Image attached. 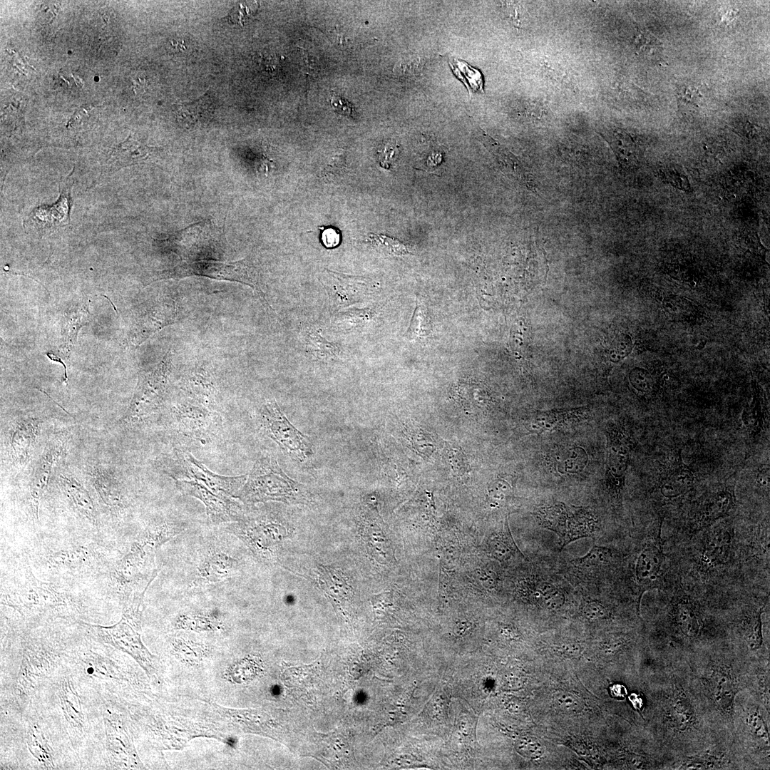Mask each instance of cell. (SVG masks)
I'll list each match as a JSON object with an SVG mask.
<instances>
[{"label":"cell","instance_id":"6da1fadb","mask_svg":"<svg viewBox=\"0 0 770 770\" xmlns=\"http://www.w3.org/2000/svg\"><path fill=\"white\" fill-rule=\"evenodd\" d=\"M654 661L644 721L667 769L674 761L702 751L717 739L686 660Z\"/></svg>","mask_w":770,"mask_h":770},{"label":"cell","instance_id":"7a4b0ae2","mask_svg":"<svg viewBox=\"0 0 770 770\" xmlns=\"http://www.w3.org/2000/svg\"><path fill=\"white\" fill-rule=\"evenodd\" d=\"M717 739L734 740L736 695L749 688L750 661L734 645H707L686 659Z\"/></svg>","mask_w":770,"mask_h":770},{"label":"cell","instance_id":"3957f363","mask_svg":"<svg viewBox=\"0 0 770 770\" xmlns=\"http://www.w3.org/2000/svg\"><path fill=\"white\" fill-rule=\"evenodd\" d=\"M184 471L182 478H174L178 488L185 494L201 500L207 514L214 523L237 520L241 506L237 494L245 484L247 476H225L210 471L192 454H179Z\"/></svg>","mask_w":770,"mask_h":770},{"label":"cell","instance_id":"277c9868","mask_svg":"<svg viewBox=\"0 0 770 770\" xmlns=\"http://www.w3.org/2000/svg\"><path fill=\"white\" fill-rule=\"evenodd\" d=\"M769 710L758 695L740 691L734 703V742L747 769H769Z\"/></svg>","mask_w":770,"mask_h":770},{"label":"cell","instance_id":"5b68a950","mask_svg":"<svg viewBox=\"0 0 770 770\" xmlns=\"http://www.w3.org/2000/svg\"><path fill=\"white\" fill-rule=\"evenodd\" d=\"M308 494L304 486L289 478L274 458L266 456L255 462L237 497L246 503H302Z\"/></svg>","mask_w":770,"mask_h":770},{"label":"cell","instance_id":"8992f818","mask_svg":"<svg viewBox=\"0 0 770 770\" xmlns=\"http://www.w3.org/2000/svg\"><path fill=\"white\" fill-rule=\"evenodd\" d=\"M199 276L218 280L237 282L250 287L263 306L271 309L262 291L260 273L249 259L232 262L211 260H185L175 266L158 272L153 281Z\"/></svg>","mask_w":770,"mask_h":770},{"label":"cell","instance_id":"52a82bcc","mask_svg":"<svg viewBox=\"0 0 770 770\" xmlns=\"http://www.w3.org/2000/svg\"><path fill=\"white\" fill-rule=\"evenodd\" d=\"M170 366V354H167L152 370L139 376L133 396L121 423H139L157 412L164 400Z\"/></svg>","mask_w":770,"mask_h":770},{"label":"cell","instance_id":"ba28073f","mask_svg":"<svg viewBox=\"0 0 770 770\" xmlns=\"http://www.w3.org/2000/svg\"><path fill=\"white\" fill-rule=\"evenodd\" d=\"M155 548L142 542L135 543L130 551L117 563L114 575L120 595H145L149 585L157 576Z\"/></svg>","mask_w":770,"mask_h":770},{"label":"cell","instance_id":"9c48e42d","mask_svg":"<svg viewBox=\"0 0 770 770\" xmlns=\"http://www.w3.org/2000/svg\"><path fill=\"white\" fill-rule=\"evenodd\" d=\"M260 421L266 435L292 460L302 463L313 455L310 439L289 422L274 401L262 406Z\"/></svg>","mask_w":770,"mask_h":770},{"label":"cell","instance_id":"30bf717a","mask_svg":"<svg viewBox=\"0 0 770 770\" xmlns=\"http://www.w3.org/2000/svg\"><path fill=\"white\" fill-rule=\"evenodd\" d=\"M3 602L22 614L41 612L66 605L63 595L51 584L37 579L29 565L23 580L4 595Z\"/></svg>","mask_w":770,"mask_h":770},{"label":"cell","instance_id":"8fae6325","mask_svg":"<svg viewBox=\"0 0 770 770\" xmlns=\"http://www.w3.org/2000/svg\"><path fill=\"white\" fill-rule=\"evenodd\" d=\"M68 444L64 433L53 435L34 461L29 479V495L32 516L38 521L39 506L56 464L66 454Z\"/></svg>","mask_w":770,"mask_h":770},{"label":"cell","instance_id":"7c38bea8","mask_svg":"<svg viewBox=\"0 0 770 770\" xmlns=\"http://www.w3.org/2000/svg\"><path fill=\"white\" fill-rule=\"evenodd\" d=\"M668 769H747L734 740L716 739L702 751L674 761Z\"/></svg>","mask_w":770,"mask_h":770},{"label":"cell","instance_id":"4fadbf2b","mask_svg":"<svg viewBox=\"0 0 770 770\" xmlns=\"http://www.w3.org/2000/svg\"><path fill=\"white\" fill-rule=\"evenodd\" d=\"M90 633L98 640L128 652L146 667L150 663V655L140 640L138 626L124 617L116 624L101 626L83 622Z\"/></svg>","mask_w":770,"mask_h":770},{"label":"cell","instance_id":"5bb4252c","mask_svg":"<svg viewBox=\"0 0 770 770\" xmlns=\"http://www.w3.org/2000/svg\"><path fill=\"white\" fill-rule=\"evenodd\" d=\"M36 416H19L10 423L6 436L9 459L16 468L25 466L31 459L41 428Z\"/></svg>","mask_w":770,"mask_h":770},{"label":"cell","instance_id":"9a60e30c","mask_svg":"<svg viewBox=\"0 0 770 770\" xmlns=\"http://www.w3.org/2000/svg\"><path fill=\"white\" fill-rule=\"evenodd\" d=\"M72 173L67 177L66 181L61 183L58 199L54 204L37 206L29 213L25 221L28 227L39 233H48L69 224L73 205L71 195L72 183L70 180Z\"/></svg>","mask_w":770,"mask_h":770},{"label":"cell","instance_id":"2e32d148","mask_svg":"<svg viewBox=\"0 0 770 770\" xmlns=\"http://www.w3.org/2000/svg\"><path fill=\"white\" fill-rule=\"evenodd\" d=\"M173 415L178 431L192 438H207L220 428V416L203 405L183 403L174 407Z\"/></svg>","mask_w":770,"mask_h":770},{"label":"cell","instance_id":"e0dca14e","mask_svg":"<svg viewBox=\"0 0 770 770\" xmlns=\"http://www.w3.org/2000/svg\"><path fill=\"white\" fill-rule=\"evenodd\" d=\"M54 664L53 653L40 647H26L15 685L16 694L21 699L31 695L38 683L49 674Z\"/></svg>","mask_w":770,"mask_h":770},{"label":"cell","instance_id":"ac0fdd59","mask_svg":"<svg viewBox=\"0 0 770 770\" xmlns=\"http://www.w3.org/2000/svg\"><path fill=\"white\" fill-rule=\"evenodd\" d=\"M630 452V442L625 430L613 424L608 433L607 486L610 491L619 496L625 483Z\"/></svg>","mask_w":770,"mask_h":770},{"label":"cell","instance_id":"d6986e66","mask_svg":"<svg viewBox=\"0 0 770 770\" xmlns=\"http://www.w3.org/2000/svg\"><path fill=\"white\" fill-rule=\"evenodd\" d=\"M86 474L99 498L111 513H118L125 505L121 483L115 472L102 464H93Z\"/></svg>","mask_w":770,"mask_h":770},{"label":"cell","instance_id":"ffe728a7","mask_svg":"<svg viewBox=\"0 0 770 770\" xmlns=\"http://www.w3.org/2000/svg\"><path fill=\"white\" fill-rule=\"evenodd\" d=\"M320 282L336 309L358 302L366 291L364 284L359 277L327 270L322 274Z\"/></svg>","mask_w":770,"mask_h":770},{"label":"cell","instance_id":"44dd1931","mask_svg":"<svg viewBox=\"0 0 770 770\" xmlns=\"http://www.w3.org/2000/svg\"><path fill=\"white\" fill-rule=\"evenodd\" d=\"M106 749L111 766H127L135 756L124 727L112 717L105 719Z\"/></svg>","mask_w":770,"mask_h":770},{"label":"cell","instance_id":"7402d4cb","mask_svg":"<svg viewBox=\"0 0 770 770\" xmlns=\"http://www.w3.org/2000/svg\"><path fill=\"white\" fill-rule=\"evenodd\" d=\"M694 483L693 471L684 463L679 450L660 474V493L665 498H676L692 488Z\"/></svg>","mask_w":770,"mask_h":770},{"label":"cell","instance_id":"603a6c76","mask_svg":"<svg viewBox=\"0 0 770 770\" xmlns=\"http://www.w3.org/2000/svg\"><path fill=\"white\" fill-rule=\"evenodd\" d=\"M58 480L61 491L77 512L90 523L96 525L97 511L91 495L83 483L69 473H61Z\"/></svg>","mask_w":770,"mask_h":770},{"label":"cell","instance_id":"cb8c5ba5","mask_svg":"<svg viewBox=\"0 0 770 770\" xmlns=\"http://www.w3.org/2000/svg\"><path fill=\"white\" fill-rule=\"evenodd\" d=\"M58 696L64 717L71 731L78 736L85 732V717L80 697L69 677H64L59 684Z\"/></svg>","mask_w":770,"mask_h":770},{"label":"cell","instance_id":"d4e9b609","mask_svg":"<svg viewBox=\"0 0 770 770\" xmlns=\"http://www.w3.org/2000/svg\"><path fill=\"white\" fill-rule=\"evenodd\" d=\"M735 503L734 486H726L712 495L697 516L699 526H705L728 514Z\"/></svg>","mask_w":770,"mask_h":770},{"label":"cell","instance_id":"484cf974","mask_svg":"<svg viewBox=\"0 0 770 770\" xmlns=\"http://www.w3.org/2000/svg\"><path fill=\"white\" fill-rule=\"evenodd\" d=\"M154 150H157V148L149 147L129 136L113 152L109 170L114 172L124 167L145 162Z\"/></svg>","mask_w":770,"mask_h":770},{"label":"cell","instance_id":"4316f807","mask_svg":"<svg viewBox=\"0 0 770 770\" xmlns=\"http://www.w3.org/2000/svg\"><path fill=\"white\" fill-rule=\"evenodd\" d=\"M619 163L625 168H634L639 163L641 150L637 141L627 133L614 130L605 135Z\"/></svg>","mask_w":770,"mask_h":770},{"label":"cell","instance_id":"83f0119b","mask_svg":"<svg viewBox=\"0 0 770 770\" xmlns=\"http://www.w3.org/2000/svg\"><path fill=\"white\" fill-rule=\"evenodd\" d=\"M214 110L208 93L190 103L173 105V111L181 125L191 128L207 120Z\"/></svg>","mask_w":770,"mask_h":770},{"label":"cell","instance_id":"f1b7e54d","mask_svg":"<svg viewBox=\"0 0 770 770\" xmlns=\"http://www.w3.org/2000/svg\"><path fill=\"white\" fill-rule=\"evenodd\" d=\"M94 555L90 548L79 545L53 553L48 557V562L55 570L76 571L91 564Z\"/></svg>","mask_w":770,"mask_h":770},{"label":"cell","instance_id":"f546056e","mask_svg":"<svg viewBox=\"0 0 770 770\" xmlns=\"http://www.w3.org/2000/svg\"><path fill=\"white\" fill-rule=\"evenodd\" d=\"M178 316V307L175 302L166 303L155 309L148 318L139 322L135 333V342L140 344L158 330L173 323Z\"/></svg>","mask_w":770,"mask_h":770},{"label":"cell","instance_id":"4dcf8cb0","mask_svg":"<svg viewBox=\"0 0 770 770\" xmlns=\"http://www.w3.org/2000/svg\"><path fill=\"white\" fill-rule=\"evenodd\" d=\"M319 570L320 585L332 600L341 602L352 595V588L341 571L324 565Z\"/></svg>","mask_w":770,"mask_h":770},{"label":"cell","instance_id":"1f68e13d","mask_svg":"<svg viewBox=\"0 0 770 770\" xmlns=\"http://www.w3.org/2000/svg\"><path fill=\"white\" fill-rule=\"evenodd\" d=\"M597 528V519L589 511L581 510L569 516L560 551L571 542L592 535Z\"/></svg>","mask_w":770,"mask_h":770},{"label":"cell","instance_id":"d6a6232c","mask_svg":"<svg viewBox=\"0 0 770 770\" xmlns=\"http://www.w3.org/2000/svg\"><path fill=\"white\" fill-rule=\"evenodd\" d=\"M663 557L658 547L647 545L640 553L636 563L635 575L640 584L653 582L660 570Z\"/></svg>","mask_w":770,"mask_h":770},{"label":"cell","instance_id":"836d02e7","mask_svg":"<svg viewBox=\"0 0 770 770\" xmlns=\"http://www.w3.org/2000/svg\"><path fill=\"white\" fill-rule=\"evenodd\" d=\"M750 690L758 695L767 709H770L769 698V658H763L750 662Z\"/></svg>","mask_w":770,"mask_h":770},{"label":"cell","instance_id":"e575fe53","mask_svg":"<svg viewBox=\"0 0 770 770\" xmlns=\"http://www.w3.org/2000/svg\"><path fill=\"white\" fill-rule=\"evenodd\" d=\"M26 741L30 752L43 768H54L52 749L38 725L29 727Z\"/></svg>","mask_w":770,"mask_h":770},{"label":"cell","instance_id":"d590c367","mask_svg":"<svg viewBox=\"0 0 770 770\" xmlns=\"http://www.w3.org/2000/svg\"><path fill=\"white\" fill-rule=\"evenodd\" d=\"M535 516L540 525L563 538L569 517L563 503L540 508L537 510Z\"/></svg>","mask_w":770,"mask_h":770},{"label":"cell","instance_id":"8d00e7d4","mask_svg":"<svg viewBox=\"0 0 770 770\" xmlns=\"http://www.w3.org/2000/svg\"><path fill=\"white\" fill-rule=\"evenodd\" d=\"M90 315L86 304L79 307L69 314L63 329L61 349L64 357L70 355L78 332L82 327L88 324Z\"/></svg>","mask_w":770,"mask_h":770},{"label":"cell","instance_id":"74e56055","mask_svg":"<svg viewBox=\"0 0 770 770\" xmlns=\"http://www.w3.org/2000/svg\"><path fill=\"white\" fill-rule=\"evenodd\" d=\"M305 346L309 354L323 361L336 360L341 354L337 344L327 341L317 331H310L307 334Z\"/></svg>","mask_w":770,"mask_h":770},{"label":"cell","instance_id":"f35d334b","mask_svg":"<svg viewBox=\"0 0 770 770\" xmlns=\"http://www.w3.org/2000/svg\"><path fill=\"white\" fill-rule=\"evenodd\" d=\"M186 387L201 405L210 409L215 404V388L210 378L202 373H194L188 376Z\"/></svg>","mask_w":770,"mask_h":770},{"label":"cell","instance_id":"ab89813d","mask_svg":"<svg viewBox=\"0 0 770 770\" xmlns=\"http://www.w3.org/2000/svg\"><path fill=\"white\" fill-rule=\"evenodd\" d=\"M450 67L453 73L459 78L472 92L483 91V81L481 72L468 65L463 61L451 58L449 61Z\"/></svg>","mask_w":770,"mask_h":770},{"label":"cell","instance_id":"60d3db41","mask_svg":"<svg viewBox=\"0 0 770 770\" xmlns=\"http://www.w3.org/2000/svg\"><path fill=\"white\" fill-rule=\"evenodd\" d=\"M662 307L666 314L675 320H687L697 313V308L691 301L676 295L665 297Z\"/></svg>","mask_w":770,"mask_h":770},{"label":"cell","instance_id":"b9f144b4","mask_svg":"<svg viewBox=\"0 0 770 770\" xmlns=\"http://www.w3.org/2000/svg\"><path fill=\"white\" fill-rule=\"evenodd\" d=\"M431 332L430 317L426 307L416 303L410 325L405 334L409 340L427 337Z\"/></svg>","mask_w":770,"mask_h":770},{"label":"cell","instance_id":"7bdbcfd3","mask_svg":"<svg viewBox=\"0 0 770 770\" xmlns=\"http://www.w3.org/2000/svg\"><path fill=\"white\" fill-rule=\"evenodd\" d=\"M83 664L86 672L96 677L112 679L118 674L111 660L96 653L86 654Z\"/></svg>","mask_w":770,"mask_h":770},{"label":"cell","instance_id":"ee69618b","mask_svg":"<svg viewBox=\"0 0 770 770\" xmlns=\"http://www.w3.org/2000/svg\"><path fill=\"white\" fill-rule=\"evenodd\" d=\"M367 240L377 251L388 255L399 257L410 253L406 246L394 237L371 233Z\"/></svg>","mask_w":770,"mask_h":770},{"label":"cell","instance_id":"f6af8a7d","mask_svg":"<svg viewBox=\"0 0 770 770\" xmlns=\"http://www.w3.org/2000/svg\"><path fill=\"white\" fill-rule=\"evenodd\" d=\"M730 543L731 535L727 530L718 529L712 532L708 538L706 548L709 559L712 562H721Z\"/></svg>","mask_w":770,"mask_h":770},{"label":"cell","instance_id":"bcb514c9","mask_svg":"<svg viewBox=\"0 0 770 770\" xmlns=\"http://www.w3.org/2000/svg\"><path fill=\"white\" fill-rule=\"evenodd\" d=\"M754 396L751 404L744 409L742 414V421L749 431V433L756 434L758 433L762 426L764 420V413L762 411V405L761 398L759 396L757 389H755Z\"/></svg>","mask_w":770,"mask_h":770},{"label":"cell","instance_id":"7dc6e473","mask_svg":"<svg viewBox=\"0 0 770 770\" xmlns=\"http://www.w3.org/2000/svg\"><path fill=\"white\" fill-rule=\"evenodd\" d=\"M220 555L208 560L209 561H207L204 564V568L201 569L202 572L205 571L202 573V575H204L208 581H219L227 577L230 573L229 570L232 569V560L227 556Z\"/></svg>","mask_w":770,"mask_h":770},{"label":"cell","instance_id":"c3c4849f","mask_svg":"<svg viewBox=\"0 0 770 770\" xmlns=\"http://www.w3.org/2000/svg\"><path fill=\"white\" fill-rule=\"evenodd\" d=\"M540 592L539 605L550 610H557L565 602V595L561 590L548 582H538Z\"/></svg>","mask_w":770,"mask_h":770},{"label":"cell","instance_id":"681fc988","mask_svg":"<svg viewBox=\"0 0 770 770\" xmlns=\"http://www.w3.org/2000/svg\"><path fill=\"white\" fill-rule=\"evenodd\" d=\"M491 548L493 555L500 560H506L516 553L523 555L516 546L507 525L504 533L493 539Z\"/></svg>","mask_w":770,"mask_h":770},{"label":"cell","instance_id":"f907efd6","mask_svg":"<svg viewBox=\"0 0 770 770\" xmlns=\"http://www.w3.org/2000/svg\"><path fill=\"white\" fill-rule=\"evenodd\" d=\"M372 314L371 310L349 309L339 314L335 323L344 329H351L364 325Z\"/></svg>","mask_w":770,"mask_h":770},{"label":"cell","instance_id":"816d5d0a","mask_svg":"<svg viewBox=\"0 0 770 770\" xmlns=\"http://www.w3.org/2000/svg\"><path fill=\"white\" fill-rule=\"evenodd\" d=\"M610 558L611 553L608 548L594 545L585 556L574 561L582 566H597L607 563Z\"/></svg>","mask_w":770,"mask_h":770},{"label":"cell","instance_id":"f5cc1de1","mask_svg":"<svg viewBox=\"0 0 770 770\" xmlns=\"http://www.w3.org/2000/svg\"><path fill=\"white\" fill-rule=\"evenodd\" d=\"M555 707L565 712H578L582 708V702L578 696L572 692L560 691L554 696Z\"/></svg>","mask_w":770,"mask_h":770},{"label":"cell","instance_id":"db71d44e","mask_svg":"<svg viewBox=\"0 0 770 770\" xmlns=\"http://www.w3.org/2000/svg\"><path fill=\"white\" fill-rule=\"evenodd\" d=\"M257 2L243 1L236 4L230 11L228 19L232 23L242 24L257 9Z\"/></svg>","mask_w":770,"mask_h":770},{"label":"cell","instance_id":"11a10c76","mask_svg":"<svg viewBox=\"0 0 770 770\" xmlns=\"http://www.w3.org/2000/svg\"><path fill=\"white\" fill-rule=\"evenodd\" d=\"M662 178L671 185L681 190H691L689 182L686 175L674 168H666L661 171Z\"/></svg>","mask_w":770,"mask_h":770},{"label":"cell","instance_id":"9f6ffc18","mask_svg":"<svg viewBox=\"0 0 770 770\" xmlns=\"http://www.w3.org/2000/svg\"><path fill=\"white\" fill-rule=\"evenodd\" d=\"M582 612L584 617L590 620H601L609 616L607 609L597 600L587 601L582 607Z\"/></svg>","mask_w":770,"mask_h":770},{"label":"cell","instance_id":"6f0895ef","mask_svg":"<svg viewBox=\"0 0 770 770\" xmlns=\"http://www.w3.org/2000/svg\"><path fill=\"white\" fill-rule=\"evenodd\" d=\"M399 153L398 145L394 143H387L378 153V160L380 165L389 169L396 161Z\"/></svg>","mask_w":770,"mask_h":770},{"label":"cell","instance_id":"680465c9","mask_svg":"<svg viewBox=\"0 0 770 770\" xmlns=\"http://www.w3.org/2000/svg\"><path fill=\"white\" fill-rule=\"evenodd\" d=\"M519 749L530 759H538L542 756L543 748L540 742L532 737L522 739L518 744Z\"/></svg>","mask_w":770,"mask_h":770},{"label":"cell","instance_id":"91938a15","mask_svg":"<svg viewBox=\"0 0 770 770\" xmlns=\"http://www.w3.org/2000/svg\"><path fill=\"white\" fill-rule=\"evenodd\" d=\"M632 384L640 391L650 392L654 387L652 375L644 369L635 370L632 374Z\"/></svg>","mask_w":770,"mask_h":770},{"label":"cell","instance_id":"94428289","mask_svg":"<svg viewBox=\"0 0 770 770\" xmlns=\"http://www.w3.org/2000/svg\"><path fill=\"white\" fill-rule=\"evenodd\" d=\"M701 99L702 95L699 89L694 86L686 87L681 91L680 101L685 105H692V106L698 108Z\"/></svg>","mask_w":770,"mask_h":770},{"label":"cell","instance_id":"6125c7cd","mask_svg":"<svg viewBox=\"0 0 770 770\" xmlns=\"http://www.w3.org/2000/svg\"><path fill=\"white\" fill-rule=\"evenodd\" d=\"M322 241L327 248H333L339 245L340 234L335 229L326 228L322 233Z\"/></svg>","mask_w":770,"mask_h":770},{"label":"cell","instance_id":"be15d7a7","mask_svg":"<svg viewBox=\"0 0 770 770\" xmlns=\"http://www.w3.org/2000/svg\"><path fill=\"white\" fill-rule=\"evenodd\" d=\"M330 103L332 108L341 115H351L353 113L352 106L347 101L338 96H333L331 98Z\"/></svg>","mask_w":770,"mask_h":770},{"label":"cell","instance_id":"e7e4bbea","mask_svg":"<svg viewBox=\"0 0 770 770\" xmlns=\"http://www.w3.org/2000/svg\"><path fill=\"white\" fill-rule=\"evenodd\" d=\"M610 692L613 698L617 699H624L628 696V692L626 687L621 684H614L610 687Z\"/></svg>","mask_w":770,"mask_h":770},{"label":"cell","instance_id":"03108f58","mask_svg":"<svg viewBox=\"0 0 770 770\" xmlns=\"http://www.w3.org/2000/svg\"><path fill=\"white\" fill-rule=\"evenodd\" d=\"M260 63L264 65L263 67L268 71H272L275 66H277V60L272 56H263L260 58Z\"/></svg>","mask_w":770,"mask_h":770},{"label":"cell","instance_id":"003e7915","mask_svg":"<svg viewBox=\"0 0 770 770\" xmlns=\"http://www.w3.org/2000/svg\"><path fill=\"white\" fill-rule=\"evenodd\" d=\"M769 468L768 469H764V470H761V471H759L758 473L757 476H756V482L761 486L767 488V487H769Z\"/></svg>","mask_w":770,"mask_h":770}]
</instances>
